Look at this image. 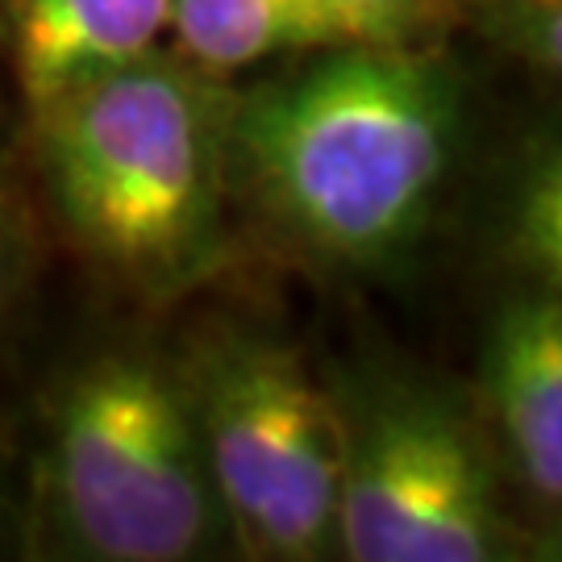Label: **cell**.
<instances>
[{"mask_svg":"<svg viewBox=\"0 0 562 562\" xmlns=\"http://www.w3.org/2000/svg\"><path fill=\"white\" fill-rule=\"evenodd\" d=\"M467 76L446 46H322L229 88V192L283 246L380 276L438 225L467 146Z\"/></svg>","mask_w":562,"mask_h":562,"instance_id":"6da1fadb","label":"cell"},{"mask_svg":"<svg viewBox=\"0 0 562 562\" xmlns=\"http://www.w3.org/2000/svg\"><path fill=\"white\" fill-rule=\"evenodd\" d=\"M229 83L176 50L88 71L25 109V171L97 276L171 304L229 250Z\"/></svg>","mask_w":562,"mask_h":562,"instance_id":"7a4b0ae2","label":"cell"},{"mask_svg":"<svg viewBox=\"0 0 562 562\" xmlns=\"http://www.w3.org/2000/svg\"><path fill=\"white\" fill-rule=\"evenodd\" d=\"M18 525L30 559H238L176 341L109 334L50 375Z\"/></svg>","mask_w":562,"mask_h":562,"instance_id":"3957f363","label":"cell"},{"mask_svg":"<svg viewBox=\"0 0 562 562\" xmlns=\"http://www.w3.org/2000/svg\"><path fill=\"white\" fill-rule=\"evenodd\" d=\"M325 380L341 422L338 559H546L513 508L467 387L375 350L329 362Z\"/></svg>","mask_w":562,"mask_h":562,"instance_id":"277c9868","label":"cell"},{"mask_svg":"<svg viewBox=\"0 0 562 562\" xmlns=\"http://www.w3.org/2000/svg\"><path fill=\"white\" fill-rule=\"evenodd\" d=\"M176 350L238 559H338L341 422L325 371L250 322H201Z\"/></svg>","mask_w":562,"mask_h":562,"instance_id":"5b68a950","label":"cell"},{"mask_svg":"<svg viewBox=\"0 0 562 562\" xmlns=\"http://www.w3.org/2000/svg\"><path fill=\"white\" fill-rule=\"evenodd\" d=\"M471 401L525 529L554 559L562 521V288L504 283Z\"/></svg>","mask_w":562,"mask_h":562,"instance_id":"8992f818","label":"cell"},{"mask_svg":"<svg viewBox=\"0 0 562 562\" xmlns=\"http://www.w3.org/2000/svg\"><path fill=\"white\" fill-rule=\"evenodd\" d=\"M162 38L167 0H0V42L25 109Z\"/></svg>","mask_w":562,"mask_h":562,"instance_id":"52a82bcc","label":"cell"},{"mask_svg":"<svg viewBox=\"0 0 562 562\" xmlns=\"http://www.w3.org/2000/svg\"><path fill=\"white\" fill-rule=\"evenodd\" d=\"M176 55L209 76H238L280 55L338 46L308 0H167Z\"/></svg>","mask_w":562,"mask_h":562,"instance_id":"ba28073f","label":"cell"},{"mask_svg":"<svg viewBox=\"0 0 562 562\" xmlns=\"http://www.w3.org/2000/svg\"><path fill=\"white\" fill-rule=\"evenodd\" d=\"M487 246L504 283L562 288V150L554 130H533L508 155L492 192Z\"/></svg>","mask_w":562,"mask_h":562,"instance_id":"9c48e42d","label":"cell"},{"mask_svg":"<svg viewBox=\"0 0 562 562\" xmlns=\"http://www.w3.org/2000/svg\"><path fill=\"white\" fill-rule=\"evenodd\" d=\"M338 46L425 50L462 30L459 0H308Z\"/></svg>","mask_w":562,"mask_h":562,"instance_id":"30bf717a","label":"cell"},{"mask_svg":"<svg viewBox=\"0 0 562 562\" xmlns=\"http://www.w3.org/2000/svg\"><path fill=\"white\" fill-rule=\"evenodd\" d=\"M462 30L525 63L533 76L559 80L562 0H459Z\"/></svg>","mask_w":562,"mask_h":562,"instance_id":"8fae6325","label":"cell"},{"mask_svg":"<svg viewBox=\"0 0 562 562\" xmlns=\"http://www.w3.org/2000/svg\"><path fill=\"white\" fill-rule=\"evenodd\" d=\"M13 142L0 130V334L13 325L38 271V229L30 204V171L9 150Z\"/></svg>","mask_w":562,"mask_h":562,"instance_id":"7c38bea8","label":"cell"},{"mask_svg":"<svg viewBox=\"0 0 562 562\" xmlns=\"http://www.w3.org/2000/svg\"><path fill=\"white\" fill-rule=\"evenodd\" d=\"M21 546V525H18V504L0 496V550Z\"/></svg>","mask_w":562,"mask_h":562,"instance_id":"4fadbf2b","label":"cell"}]
</instances>
